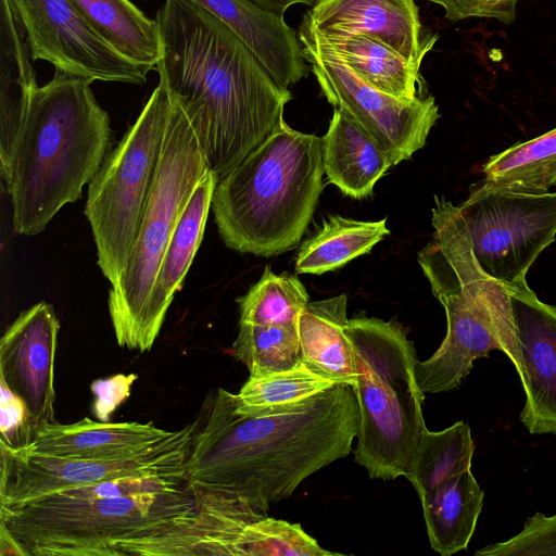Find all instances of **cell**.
Returning <instances> with one entry per match:
<instances>
[{
	"instance_id": "6da1fadb",
	"label": "cell",
	"mask_w": 556,
	"mask_h": 556,
	"mask_svg": "<svg viewBox=\"0 0 556 556\" xmlns=\"http://www.w3.org/2000/svg\"><path fill=\"white\" fill-rule=\"evenodd\" d=\"M233 395L211 391L192 421L185 482L197 503L244 498L268 510L352 451L359 410L349 384L255 413H239Z\"/></svg>"
},
{
	"instance_id": "7a4b0ae2",
	"label": "cell",
	"mask_w": 556,
	"mask_h": 556,
	"mask_svg": "<svg viewBox=\"0 0 556 556\" xmlns=\"http://www.w3.org/2000/svg\"><path fill=\"white\" fill-rule=\"evenodd\" d=\"M160 83L191 122L218 181L260 147L292 99L247 43L191 0H165L156 14Z\"/></svg>"
},
{
	"instance_id": "3957f363",
	"label": "cell",
	"mask_w": 556,
	"mask_h": 556,
	"mask_svg": "<svg viewBox=\"0 0 556 556\" xmlns=\"http://www.w3.org/2000/svg\"><path fill=\"white\" fill-rule=\"evenodd\" d=\"M90 85L55 71L34 92L1 175L18 235L41 232L65 204L80 199L110 152V116Z\"/></svg>"
},
{
	"instance_id": "277c9868",
	"label": "cell",
	"mask_w": 556,
	"mask_h": 556,
	"mask_svg": "<svg viewBox=\"0 0 556 556\" xmlns=\"http://www.w3.org/2000/svg\"><path fill=\"white\" fill-rule=\"evenodd\" d=\"M324 174L323 137L282 118L215 187L211 208L224 243L265 257L293 249L312 219Z\"/></svg>"
},
{
	"instance_id": "5b68a950",
	"label": "cell",
	"mask_w": 556,
	"mask_h": 556,
	"mask_svg": "<svg viewBox=\"0 0 556 556\" xmlns=\"http://www.w3.org/2000/svg\"><path fill=\"white\" fill-rule=\"evenodd\" d=\"M138 491L131 477L62 490L0 509V530L20 556H112L116 544L148 539L198 509L186 482Z\"/></svg>"
},
{
	"instance_id": "8992f818",
	"label": "cell",
	"mask_w": 556,
	"mask_h": 556,
	"mask_svg": "<svg viewBox=\"0 0 556 556\" xmlns=\"http://www.w3.org/2000/svg\"><path fill=\"white\" fill-rule=\"evenodd\" d=\"M346 333L357 374L352 387L359 410L354 459L371 479L406 477L427 429L414 343L396 321L364 314L349 319Z\"/></svg>"
},
{
	"instance_id": "52a82bcc",
	"label": "cell",
	"mask_w": 556,
	"mask_h": 556,
	"mask_svg": "<svg viewBox=\"0 0 556 556\" xmlns=\"http://www.w3.org/2000/svg\"><path fill=\"white\" fill-rule=\"evenodd\" d=\"M173 101L159 170L139 235L124 275L111 287L108 296L117 344L142 353L147 307L163 255L197 185L210 170L191 122Z\"/></svg>"
},
{
	"instance_id": "ba28073f",
	"label": "cell",
	"mask_w": 556,
	"mask_h": 556,
	"mask_svg": "<svg viewBox=\"0 0 556 556\" xmlns=\"http://www.w3.org/2000/svg\"><path fill=\"white\" fill-rule=\"evenodd\" d=\"M174 101L159 84L88 185L85 215L98 265L115 287L137 241L156 178Z\"/></svg>"
},
{
	"instance_id": "9c48e42d",
	"label": "cell",
	"mask_w": 556,
	"mask_h": 556,
	"mask_svg": "<svg viewBox=\"0 0 556 556\" xmlns=\"http://www.w3.org/2000/svg\"><path fill=\"white\" fill-rule=\"evenodd\" d=\"M481 268L510 293L556 240V191L531 193L483 180L458 206Z\"/></svg>"
},
{
	"instance_id": "30bf717a",
	"label": "cell",
	"mask_w": 556,
	"mask_h": 556,
	"mask_svg": "<svg viewBox=\"0 0 556 556\" xmlns=\"http://www.w3.org/2000/svg\"><path fill=\"white\" fill-rule=\"evenodd\" d=\"M192 422L137 455L110 459H73L1 446L0 509L39 497L127 477L185 480Z\"/></svg>"
},
{
	"instance_id": "8fae6325",
	"label": "cell",
	"mask_w": 556,
	"mask_h": 556,
	"mask_svg": "<svg viewBox=\"0 0 556 556\" xmlns=\"http://www.w3.org/2000/svg\"><path fill=\"white\" fill-rule=\"evenodd\" d=\"M300 45L323 96L351 116L393 165L425 146L440 117L432 96L400 100L367 84L338 56L305 41Z\"/></svg>"
},
{
	"instance_id": "7c38bea8",
	"label": "cell",
	"mask_w": 556,
	"mask_h": 556,
	"mask_svg": "<svg viewBox=\"0 0 556 556\" xmlns=\"http://www.w3.org/2000/svg\"><path fill=\"white\" fill-rule=\"evenodd\" d=\"M33 61L93 81L143 85L153 67L134 63L110 47L71 0H8Z\"/></svg>"
},
{
	"instance_id": "4fadbf2b",
	"label": "cell",
	"mask_w": 556,
	"mask_h": 556,
	"mask_svg": "<svg viewBox=\"0 0 556 556\" xmlns=\"http://www.w3.org/2000/svg\"><path fill=\"white\" fill-rule=\"evenodd\" d=\"M60 323L51 304L23 311L0 340V381L26 405L34 427L54 418V359Z\"/></svg>"
},
{
	"instance_id": "5bb4252c",
	"label": "cell",
	"mask_w": 556,
	"mask_h": 556,
	"mask_svg": "<svg viewBox=\"0 0 556 556\" xmlns=\"http://www.w3.org/2000/svg\"><path fill=\"white\" fill-rule=\"evenodd\" d=\"M518 361L526 393L520 420L532 434H556V306L530 287L513 292Z\"/></svg>"
},
{
	"instance_id": "9a60e30c",
	"label": "cell",
	"mask_w": 556,
	"mask_h": 556,
	"mask_svg": "<svg viewBox=\"0 0 556 556\" xmlns=\"http://www.w3.org/2000/svg\"><path fill=\"white\" fill-rule=\"evenodd\" d=\"M302 22L323 36H372L418 66L438 39L424 33L415 0H317Z\"/></svg>"
},
{
	"instance_id": "2e32d148",
	"label": "cell",
	"mask_w": 556,
	"mask_h": 556,
	"mask_svg": "<svg viewBox=\"0 0 556 556\" xmlns=\"http://www.w3.org/2000/svg\"><path fill=\"white\" fill-rule=\"evenodd\" d=\"M446 336L439 349L424 362L416 363L415 376L424 393L446 392L458 388L475 361L492 351H503L495 316L486 308L443 303Z\"/></svg>"
},
{
	"instance_id": "e0dca14e",
	"label": "cell",
	"mask_w": 556,
	"mask_h": 556,
	"mask_svg": "<svg viewBox=\"0 0 556 556\" xmlns=\"http://www.w3.org/2000/svg\"><path fill=\"white\" fill-rule=\"evenodd\" d=\"M233 30L253 51L271 77L289 88L311 71L298 34L283 16L250 0H191Z\"/></svg>"
},
{
	"instance_id": "ac0fdd59",
	"label": "cell",
	"mask_w": 556,
	"mask_h": 556,
	"mask_svg": "<svg viewBox=\"0 0 556 556\" xmlns=\"http://www.w3.org/2000/svg\"><path fill=\"white\" fill-rule=\"evenodd\" d=\"M175 432L157 428L152 421L102 422L86 417L74 424L37 428L25 450L73 459L119 458L142 453Z\"/></svg>"
},
{
	"instance_id": "d6986e66",
	"label": "cell",
	"mask_w": 556,
	"mask_h": 556,
	"mask_svg": "<svg viewBox=\"0 0 556 556\" xmlns=\"http://www.w3.org/2000/svg\"><path fill=\"white\" fill-rule=\"evenodd\" d=\"M217 177L208 170L190 197L163 255L144 319V350L150 351L165 320L175 294L201 244Z\"/></svg>"
},
{
	"instance_id": "ffe728a7",
	"label": "cell",
	"mask_w": 556,
	"mask_h": 556,
	"mask_svg": "<svg viewBox=\"0 0 556 556\" xmlns=\"http://www.w3.org/2000/svg\"><path fill=\"white\" fill-rule=\"evenodd\" d=\"M299 41L327 51L350 65L367 84L400 100L422 97L420 66L367 35L323 36L301 22Z\"/></svg>"
},
{
	"instance_id": "44dd1931",
	"label": "cell",
	"mask_w": 556,
	"mask_h": 556,
	"mask_svg": "<svg viewBox=\"0 0 556 556\" xmlns=\"http://www.w3.org/2000/svg\"><path fill=\"white\" fill-rule=\"evenodd\" d=\"M323 163L328 181L354 199L369 197L393 166L372 138L339 108L323 137Z\"/></svg>"
},
{
	"instance_id": "7402d4cb",
	"label": "cell",
	"mask_w": 556,
	"mask_h": 556,
	"mask_svg": "<svg viewBox=\"0 0 556 556\" xmlns=\"http://www.w3.org/2000/svg\"><path fill=\"white\" fill-rule=\"evenodd\" d=\"M0 174L38 87L24 31L8 0H0Z\"/></svg>"
},
{
	"instance_id": "603a6c76",
	"label": "cell",
	"mask_w": 556,
	"mask_h": 556,
	"mask_svg": "<svg viewBox=\"0 0 556 556\" xmlns=\"http://www.w3.org/2000/svg\"><path fill=\"white\" fill-rule=\"evenodd\" d=\"M348 298L340 294L308 302L300 315L301 359L334 383L356 384L357 374L346 333Z\"/></svg>"
},
{
	"instance_id": "cb8c5ba5",
	"label": "cell",
	"mask_w": 556,
	"mask_h": 556,
	"mask_svg": "<svg viewBox=\"0 0 556 556\" xmlns=\"http://www.w3.org/2000/svg\"><path fill=\"white\" fill-rule=\"evenodd\" d=\"M483 497L470 469L445 479L419 497L432 549L451 556L468 547Z\"/></svg>"
},
{
	"instance_id": "d4e9b609",
	"label": "cell",
	"mask_w": 556,
	"mask_h": 556,
	"mask_svg": "<svg viewBox=\"0 0 556 556\" xmlns=\"http://www.w3.org/2000/svg\"><path fill=\"white\" fill-rule=\"evenodd\" d=\"M90 27L117 53L141 65L155 67L162 56L156 20L130 0H71Z\"/></svg>"
},
{
	"instance_id": "484cf974",
	"label": "cell",
	"mask_w": 556,
	"mask_h": 556,
	"mask_svg": "<svg viewBox=\"0 0 556 556\" xmlns=\"http://www.w3.org/2000/svg\"><path fill=\"white\" fill-rule=\"evenodd\" d=\"M387 218L375 222L330 216L304 241L295 258L298 274L321 275L367 254L389 235Z\"/></svg>"
},
{
	"instance_id": "4316f807",
	"label": "cell",
	"mask_w": 556,
	"mask_h": 556,
	"mask_svg": "<svg viewBox=\"0 0 556 556\" xmlns=\"http://www.w3.org/2000/svg\"><path fill=\"white\" fill-rule=\"evenodd\" d=\"M484 181L531 193L556 186V127L491 156L482 167Z\"/></svg>"
},
{
	"instance_id": "83f0119b",
	"label": "cell",
	"mask_w": 556,
	"mask_h": 556,
	"mask_svg": "<svg viewBox=\"0 0 556 556\" xmlns=\"http://www.w3.org/2000/svg\"><path fill=\"white\" fill-rule=\"evenodd\" d=\"M475 442L467 424L422 433L406 478L419 497L445 479L471 467Z\"/></svg>"
},
{
	"instance_id": "f1b7e54d",
	"label": "cell",
	"mask_w": 556,
	"mask_h": 556,
	"mask_svg": "<svg viewBox=\"0 0 556 556\" xmlns=\"http://www.w3.org/2000/svg\"><path fill=\"white\" fill-rule=\"evenodd\" d=\"M333 384L301 359L288 369L250 374L239 393L233 395V403L239 413H255L296 403Z\"/></svg>"
},
{
	"instance_id": "f546056e",
	"label": "cell",
	"mask_w": 556,
	"mask_h": 556,
	"mask_svg": "<svg viewBox=\"0 0 556 556\" xmlns=\"http://www.w3.org/2000/svg\"><path fill=\"white\" fill-rule=\"evenodd\" d=\"M239 323L258 325H298L308 301L300 279L290 274L277 275L266 267L262 277L237 300Z\"/></svg>"
},
{
	"instance_id": "4dcf8cb0",
	"label": "cell",
	"mask_w": 556,
	"mask_h": 556,
	"mask_svg": "<svg viewBox=\"0 0 556 556\" xmlns=\"http://www.w3.org/2000/svg\"><path fill=\"white\" fill-rule=\"evenodd\" d=\"M232 351L250 374L291 368L301 361L298 325L239 323Z\"/></svg>"
},
{
	"instance_id": "1f68e13d",
	"label": "cell",
	"mask_w": 556,
	"mask_h": 556,
	"mask_svg": "<svg viewBox=\"0 0 556 556\" xmlns=\"http://www.w3.org/2000/svg\"><path fill=\"white\" fill-rule=\"evenodd\" d=\"M323 548L300 523L265 517L248 525L236 543L235 556H341Z\"/></svg>"
},
{
	"instance_id": "d6a6232c",
	"label": "cell",
	"mask_w": 556,
	"mask_h": 556,
	"mask_svg": "<svg viewBox=\"0 0 556 556\" xmlns=\"http://www.w3.org/2000/svg\"><path fill=\"white\" fill-rule=\"evenodd\" d=\"M479 556L556 555V515L535 513L514 538L488 545L476 552Z\"/></svg>"
},
{
	"instance_id": "836d02e7",
	"label": "cell",
	"mask_w": 556,
	"mask_h": 556,
	"mask_svg": "<svg viewBox=\"0 0 556 556\" xmlns=\"http://www.w3.org/2000/svg\"><path fill=\"white\" fill-rule=\"evenodd\" d=\"M0 446L25 450L35 438L36 428L25 403L0 381Z\"/></svg>"
},
{
	"instance_id": "e575fe53",
	"label": "cell",
	"mask_w": 556,
	"mask_h": 556,
	"mask_svg": "<svg viewBox=\"0 0 556 556\" xmlns=\"http://www.w3.org/2000/svg\"><path fill=\"white\" fill-rule=\"evenodd\" d=\"M443 7L445 18L457 22L467 17H491L513 23L518 0H426Z\"/></svg>"
},
{
	"instance_id": "d590c367",
	"label": "cell",
	"mask_w": 556,
	"mask_h": 556,
	"mask_svg": "<svg viewBox=\"0 0 556 556\" xmlns=\"http://www.w3.org/2000/svg\"><path fill=\"white\" fill-rule=\"evenodd\" d=\"M137 378L136 374H117L91 383L90 389L94 396L93 414L99 421L110 420L115 409L129 397Z\"/></svg>"
},
{
	"instance_id": "8d00e7d4",
	"label": "cell",
	"mask_w": 556,
	"mask_h": 556,
	"mask_svg": "<svg viewBox=\"0 0 556 556\" xmlns=\"http://www.w3.org/2000/svg\"><path fill=\"white\" fill-rule=\"evenodd\" d=\"M266 11L283 16L285 12L294 4L313 7L317 0H250Z\"/></svg>"
}]
</instances>
